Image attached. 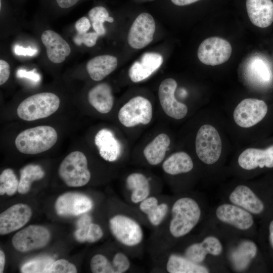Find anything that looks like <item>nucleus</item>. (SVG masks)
Returning a JSON list of instances; mask_svg holds the SVG:
<instances>
[{
  "label": "nucleus",
  "mask_w": 273,
  "mask_h": 273,
  "mask_svg": "<svg viewBox=\"0 0 273 273\" xmlns=\"http://www.w3.org/2000/svg\"><path fill=\"white\" fill-rule=\"evenodd\" d=\"M255 217L244 208L222 201L210 209L205 224L215 229L228 239L256 236Z\"/></svg>",
  "instance_id": "f257e3e1"
},
{
  "label": "nucleus",
  "mask_w": 273,
  "mask_h": 273,
  "mask_svg": "<svg viewBox=\"0 0 273 273\" xmlns=\"http://www.w3.org/2000/svg\"><path fill=\"white\" fill-rule=\"evenodd\" d=\"M229 239L205 224L200 240L189 245L183 255L197 264L205 265L213 272L229 271L225 261L227 242Z\"/></svg>",
  "instance_id": "f03ea898"
},
{
  "label": "nucleus",
  "mask_w": 273,
  "mask_h": 273,
  "mask_svg": "<svg viewBox=\"0 0 273 273\" xmlns=\"http://www.w3.org/2000/svg\"><path fill=\"white\" fill-rule=\"evenodd\" d=\"M206 207L196 199L190 196L178 198L173 204L169 230L171 236L180 239L188 235L208 213Z\"/></svg>",
  "instance_id": "7ed1b4c3"
},
{
  "label": "nucleus",
  "mask_w": 273,
  "mask_h": 273,
  "mask_svg": "<svg viewBox=\"0 0 273 273\" xmlns=\"http://www.w3.org/2000/svg\"><path fill=\"white\" fill-rule=\"evenodd\" d=\"M253 238L238 237L227 242L225 261L229 271L251 272L259 254V248Z\"/></svg>",
  "instance_id": "20e7f679"
},
{
  "label": "nucleus",
  "mask_w": 273,
  "mask_h": 273,
  "mask_svg": "<svg viewBox=\"0 0 273 273\" xmlns=\"http://www.w3.org/2000/svg\"><path fill=\"white\" fill-rule=\"evenodd\" d=\"M58 139L53 127L40 125L25 129L16 137L15 144L18 150L26 154H37L52 148Z\"/></svg>",
  "instance_id": "39448f33"
},
{
  "label": "nucleus",
  "mask_w": 273,
  "mask_h": 273,
  "mask_svg": "<svg viewBox=\"0 0 273 273\" xmlns=\"http://www.w3.org/2000/svg\"><path fill=\"white\" fill-rule=\"evenodd\" d=\"M59 98L51 92H42L31 95L19 105L18 117L25 121H34L47 117L59 108Z\"/></svg>",
  "instance_id": "423d86ee"
},
{
  "label": "nucleus",
  "mask_w": 273,
  "mask_h": 273,
  "mask_svg": "<svg viewBox=\"0 0 273 273\" xmlns=\"http://www.w3.org/2000/svg\"><path fill=\"white\" fill-rule=\"evenodd\" d=\"M58 174L69 187H79L86 185L90 180V173L85 155L80 151L69 154L60 164Z\"/></svg>",
  "instance_id": "0eeeda50"
},
{
  "label": "nucleus",
  "mask_w": 273,
  "mask_h": 273,
  "mask_svg": "<svg viewBox=\"0 0 273 273\" xmlns=\"http://www.w3.org/2000/svg\"><path fill=\"white\" fill-rule=\"evenodd\" d=\"M195 148L198 157L203 163H216L222 151L221 140L216 129L210 124L202 125L196 135Z\"/></svg>",
  "instance_id": "6e6552de"
},
{
  "label": "nucleus",
  "mask_w": 273,
  "mask_h": 273,
  "mask_svg": "<svg viewBox=\"0 0 273 273\" xmlns=\"http://www.w3.org/2000/svg\"><path fill=\"white\" fill-rule=\"evenodd\" d=\"M153 115L151 102L142 96L131 99L119 110L118 119L125 127H130L139 124H147L151 121Z\"/></svg>",
  "instance_id": "1a4fd4ad"
},
{
  "label": "nucleus",
  "mask_w": 273,
  "mask_h": 273,
  "mask_svg": "<svg viewBox=\"0 0 273 273\" xmlns=\"http://www.w3.org/2000/svg\"><path fill=\"white\" fill-rule=\"evenodd\" d=\"M269 107L263 100L247 98L236 107L233 114L236 123L243 128H249L262 121L268 114Z\"/></svg>",
  "instance_id": "9d476101"
},
{
  "label": "nucleus",
  "mask_w": 273,
  "mask_h": 273,
  "mask_svg": "<svg viewBox=\"0 0 273 273\" xmlns=\"http://www.w3.org/2000/svg\"><path fill=\"white\" fill-rule=\"evenodd\" d=\"M232 48L226 40L217 36L204 40L200 44L197 56L200 61L207 65L216 66L226 62L231 56Z\"/></svg>",
  "instance_id": "9b49d317"
},
{
  "label": "nucleus",
  "mask_w": 273,
  "mask_h": 273,
  "mask_svg": "<svg viewBox=\"0 0 273 273\" xmlns=\"http://www.w3.org/2000/svg\"><path fill=\"white\" fill-rule=\"evenodd\" d=\"M111 232L115 239L127 246H134L143 240L140 224L131 218L121 214L115 215L109 221Z\"/></svg>",
  "instance_id": "f8f14e48"
},
{
  "label": "nucleus",
  "mask_w": 273,
  "mask_h": 273,
  "mask_svg": "<svg viewBox=\"0 0 273 273\" xmlns=\"http://www.w3.org/2000/svg\"><path fill=\"white\" fill-rule=\"evenodd\" d=\"M51 235L44 226L30 225L18 232L12 238V244L17 251L26 252L41 248L49 242Z\"/></svg>",
  "instance_id": "ddd939ff"
},
{
  "label": "nucleus",
  "mask_w": 273,
  "mask_h": 273,
  "mask_svg": "<svg viewBox=\"0 0 273 273\" xmlns=\"http://www.w3.org/2000/svg\"><path fill=\"white\" fill-rule=\"evenodd\" d=\"M155 29L153 17L147 13L140 14L129 29L127 36L129 45L135 49L146 47L153 40Z\"/></svg>",
  "instance_id": "4468645a"
},
{
  "label": "nucleus",
  "mask_w": 273,
  "mask_h": 273,
  "mask_svg": "<svg viewBox=\"0 0 273 273\" xmlns=\"http://www.w3.org/2000/svg\"><path fill=\"white\" fill-rule=\"evenodd\" d=\"M238 164L247 171L273 169V143L264 148L245 150L238 157Z\"/></svg>",
  "instance_id": "2eb2a0df"
},
{
  "label": "nucleus",
  "mask_w": 273,
  "mask_h": 273,
  "mask_svg": "<svg viewBox=\"0 0 273 273\" xmlns=\"http://www.w3.org/2000/svg\"><path fill=\"white\" fill-rule=\"evenodd\" d=\"M177 82L173 78H166L160 83L158 97L161 107L169 117L175 119H181L187 114V106L178 101L174 96Z\"/></svg>",
  "instance_id": "dca6fc26"
},
{
  "label": "nucleus",
  "mask_w": 273,
  "mask_h": 273,
  "mask_svg": "<svg viewBox=\"0 0 273 273\" xmlns=\"http://www.w3.org/2000/svg\"><path fill=\"white\" fill-rule=\"evenodd\" d=\"M93 202L87 196L78 193L68 192L60 196L56 201L55 208L60 216H77L89 211Z\"/></svg>",
  "instance_id": "f3484780"
},
{
  "label": "nucleus",
  "mask_w": 273,
  "mask_h": 273,
  "mask_svg": "<svg viewBox=\"0 0 273 273\" xmlns=\"http://www.w3.org/2000/svg\"><path fill=\"white\" fill-rule=\"evenodd\" d=\"M32 215L30 207L25 204L18 203L11 206L0 215V234L6 235L25 225Z\"/></svg>",
  "instance_id": "a211bd4d"
},
{
  "label": "nucleus",
  "mask_w": 273,
  "mask_h": 273,
  "mask_svg": "<svg viewBox=\"0 0 273 273\" xmlns=\"http://www.w3.org/2000/svg\"><path fill=\"white\" fill-rule=\"evenodd\" d=\"M41 40L46 49L48 59L54 63L63 62L71 53V50L69 43L53 30L44 31L41 34Z\"/></svg>",
  "instance_id": "6ab92c4d"
},
{
  "label": "nucleus",
  "mask_w": 273,
  "mask_h": 273,
  "mask_svg": "<svg viewBox=\"0 0 273 273\" xmlns=\"http://www.w3.org/2000/svg\"><path fill=\"white\" fill-rule=\"evenodd\" d=\"M163 62L162 56L157 53L146 52L134 62L128 70V75L133 82L146 79L155 72Z\"/></svg>",
  "instance_id": "aec40b11"
},
{
  "label": "nucleus",
  "mask_w": 273,
  "mask_h": 273,
  "mask_svg": "<svg viewBox=\"0 0 273 273\" xmlns=\"http://www.w3.org/2000/svg\"><path fill=\"white\" fill-rule=\"evenodd\" d=\"M246 9L251 23L260 28H266L273 22V2L271 0H246Z\"/></svg>",
  "instance_id": "412c9836"
},
{
  "label": "nucleus",
  "mask_w": 273,
  "mask_h": 273,
  "mask_svg": "<svg viewBox=\"0 0 273 273\" xmlns=\"http://www.w3.org/2000/svg\"><path fill=\"white\" fill-rule=\"evenodd\" d=\"M95 143L100 156L106 161H115L121 155V144L108 129L103 128L97 132L95 137Z\"/></svg>",
  "instance_id": "4be33fe9"
},
{
  "label": "nucleus",
  "mask_w": 273,
  "mask_h": 273,
  "mask_svg": "<svg viewBox=\"0 0 273 273\" xmlns=\"http://www.w3.org/2000/svg\"><path fill=\"white\" fill-rule=\"evenodd\" d=\"M116 57L109 55L95 57L86 63V69L90 77L95 81H100L115 70L117 66Z\"/></svg>",
  "instance_id": "5701e85b"
},
{
  "label": "nucleus",
  "mask_w": 273,
  "mask_h": 273,
  "mask_svg": "<svg viewBox=\"0 0 273 273\" xmlns=\"http://www.w3.org/2000/svg\"><path fill=\"white\" fill-rule=\"evenodd\" d=\"M87 98L89 104L101 113H108L113 107L112 89L107 83H101L92 87L88 93Z\"/></svg>",
  "instance_id": "b1692460"
},
{
  "label": "nucleus",
  "mask_w": 273,
  "mask_h": 273,
  "mask_svg": "<svg viewBox=\"0 0 273 273\" xmlns=\"http://www.w3.org/2000/svg\"><path fill=\"white\" fill-rule=\"evenodd\" d=\"M247 71L257 84L266 87L273 81V74L269 67L260 57L254 56L247 62Z\"/></svg>",
  "instance_id": "393cba45"
},
{
  "label": "nucleus",
  "mask_w": 273,
  "mask_h": 273,
  "mask_svg": "<svg viewBox=\"0 0 273 273\" xmlns=\"http://www.w3.org/2000/svg\"><path fill=\"white\" fill-rule=\"evenodd\" d=\"M166 269L169 273L212 272L208 267L194 263L183 255L178 254H172L169 256Z\"/></svg>",
  "instance_id": "a878e982"
},
{
  "label": "nucleus",
  "mask_w": 273,
  "mask_h": 273,
  "mask_svg": "<svg viewBox=\"0 0 273 273\" xmlns=\"http://www.w3.org/2000/svg\"><path fill=\"white\" fill-rule=\"evenodd\" d=\"M170 144V138L166 134L162 133L156 136L146 146L143 151L148 163L155 165L161 162Z\"/></svg>",
  "instance_id": "bb28decb"
},
{
  "label": "nucleus",
  "mask_w": 273,
  "mask_h": 273,
  "mask_svg": "<svg viewBox=\"0 0 273 273\" xmlns=\"http://www.w3.org/2000/svg\"><path fill=\"white\" fill-rule=\"evenodd\" d=\"M194 168V163L189 154L178 152L171 155L163 162L164 171L170 175H176L190 172Z\"/></svg>",
  "instance_id": "cd10ccee"
},
{
  "label": "nucleus",
  "mask_w": 273,
  "mask_h": 273,
  "mask_svg": "<svg viewBox=\"0 0 273 273\" xmlns=\"http://www.w3.org/2000/svg\"><path fill=\"white\" fill-rule=\"evenodd\" d=\"M127 188L132 191L131 200L134 203L141 202L150 193V185L148 178L140 173L129 174L126 180Z\"/></svg>",
  "instance_id": "c85d7f7f"
},
{
  "label": "nucleus",
  "mask_w": 273,
  "mask_h": 273,
  "mask_svg": "<svg viewBox=\"0 0 273 273\" xmlns=\"http://www.w3.org/2000/svg\"><path fill=\"white\" fill-rule=\"evenodd\" d=\"M140 209L147 215L150 222L154 226L161 223L168 211L167 204H159L157 198L154 197H147L142 201Z\"/></svg>",
  "instance_id": "c756f323"
},
{
  "label": "nucleus",
  "mask_w": 273,
  "mask_h": 273,
  "mask_svg": "<svg viewBox=\"0 0 273 273\" xmlns=\"http://www.w3.org/2000/svg\"><path fill=\"white\" fill-rule=\"evenodd\" d=\"M44 172L38 165L29 164L20 170V178L18 191L20 194L27 193L30 189L33 181L43 177Z\"/></svg>",
  "instance_id": "7c9ffc66"
},
{
  "label": "nucleus",
  "mask_w": 273,
  "mask_h": 273,
  "mask_svg": "<svg viewBox=\"0 0 273 273\" xmlns=\"http://www.w3.org/2000/svg\"><path fill=\"white\" fill-rule=\"evenodd\" d=\"M89 19L92 27L99 36L105 34L106 29L104 26L105 22L112 23L113 17L109 16L108 10L103 6H96L91 9L88 12Z\"/></svg>",
  "instance_id": "2f4dec72"
},
{
  "label": "nucleus",
  "mask_w": 273,
  "mask_h": 273,
  "mask_svg": "<svg viewBox=\"0 0 273 273\" xmlns=\"http://www.w3.org/2000/svg\"><path fill=\"white\" fill-rule=\"evenodd\" d=\"M54 260L49 256H41L24 263L21 267L22 273H48Z\"/></svg>",
  "instance_id": "473e14b6"
},
{
  "label": "nucleus",
  "mask_w": 273,
  "mask_h": 273,
  "mask_svg": "<svg viewBox=\"0 0 273 273\" xmlns=\"http://www.w3.org/2000/svg\"><path fill=\"white\" fill-rule=\"evenodd\" d=\"M18 181L14 171L11 169H6L0 175V194H7L9 196L14 195L18 191Z\"/></svg>",
  "instance_id": "72a5a7b5"
},
{
  "label": "nucleus",
  "mask_w": 273,
  "mask_h": 273,
  "mask_svg": "<svg viewBox=\"0 0 273 273\" xmlns=\"http://www.w3.org/2000/svg\"><path fill=\"white\" fill-rule=\"evenodd\" d=\"M90 266L94 273H115L112 263L102 254L94 255L91 259Z\"/></svg>",
  "instance_id": "f704fd0d"
},
{
  "label": "nucleus",
  "mask_w": 273,
  "mask_h": 273,
  "mask_svg": "<svg viewBox=\"0 0 273 273\" xmlns=\"http://www.w3.org/2000/svg\"><path fill=\"white\" fill-rule=\"evenodd\" d=\"M92 218L88 214L82 215L77 222V229L74 233L75 239L81 243L86 241V236L92 223Z\"/></svg>",
  "instance_id": "c9c22d12"
},
{
  "label": "nucleus",
  "mask_w": 273,
  "mask_h": 273,
  "mask_svg": "<svg viewBox=\"0 0 273 273\" xmlns=\"http://www.w3.org/2000/svg\"><path fill=\"white\" fill-rule=\"evenodd\" d=\"M75 266L65 259H59L50 266L48 273H76Z\"/></svg>",
  "instance_id": "e433bc0d"
},
{
  "label": "nucleus",
  "mask_w": 273,
  "mask_h": 273,
  "mask_svg": "<svg viewBox=\"0 0 273 273\" xmlns=\"http://www.w3.org/2000/svg\"><path fill=\"white\" fill-rule=\"evenodd\" d=\"M112 265L115 273H123L127 271L130 267L129 259L124 253H117L112 260Z\"/></svg>",
  "instance_id": "4c0bfd02"
},
{
  "label": "nucleus",
  "mask_w": 273,
  "mask_h": 273,
  "mask_svg": "<svg viewBox=\"0 0 273 273\" xmlns=\"http://www.w3.org/2000/svg\"><path fill=\"white\" fill-rule=\"evenodd\" d=\"M99 35L96 32L77 33L73 38L74 43L78 46L84 44L87 47H94L97 42Z\"/></svg>",
  "instance_id": "58836bf2"
},
{
  "label": "nucleus",
  "mask_w": 273,
  "mask_h": 273,
  "mask_svg": "<svg viewBox=\"0 0 273 273\" xmlns=\"http://www.w3.org/2000/svg\"><path fill=\"white\" fill-rule=\"evenodd\" d=\"M103 236V232L97 224L92 223L86 236V241L88 243H94L99 240Z\"/></svg>",
  "instance_id": "ea45409f"
},
{
  "label": "nucleus",
  "mask_w": 273,
  "mask_h": 273,
  "mask_svg": "<svg viewBox=\"0 0 273 273\" xmlns=\"http://www.w3.org/2000/svg\"><path fill=\"white\" fill-rule=\"evenodd\" d=\"M90 26L91 23L89 19L85 16L78 19L75 23V28L79 34L86 33Z\"/></svg>",
  "instance_id": "a19ab883"
},
{
  "label": "nucleus",
  "mask_w": 273,
  "mask_h": 273,
  "mask_svg": "<svg viewBox=\"0 0 273 273\" xmlns=\"http://www.w3.org/2000/svg\"><path fill=\"white\" fill-rule=\"evenodd\" d=\"M10 66L9 64L3 59L0 60V84H4L9 78Z\"/></svg>",
  "instance_id": "79ce46f5"
},
{
  "label": "nucleus",
  "mask_w": 273,
  "mask_h": 273,
  "mask_svg": "<svg viewBox=\"0 0 273 273\" xmlns=\"http://www.w3.org/2000/svg\"><path fill=\"white\" fill-rule=\"evenodd\" d=\"M265 226L266 235L269 248L273 251V217L271 218Z\"/></svg>",
  "instance_id": "37998d69"
},
{
  "label": "nucleus",
  "mask_w": 273,
  "mask_h": 273,
  "mask_svg": "<svg viewBox=\"0 0 273 273\" xmlns=\"http://www.w3.org/2000/svg\"><path fill=\"white\" fill-rule=\"evenodd\" d=\"M17 74L20 77H25L35 82L38 81L40 79L39 76L33 71L27 72L25 70H19Z\"/></svg>",
  "instance_id": "c03bdc74"
},
{
  "label": "nucleus",
  "mask_w": 273,
  "mask_h": 273,
  "mask_svg": "<svg viewBox=\"0 0 273 273\" xmlns=\"http://www.w3.org/2000/svg\"><path fill=\"white\" fill-rule=\"evenodd\" d=\"M57 6L63 9H67L75 6L80 0H55Z\"/></svg>",
  "instance_id": "a18cd8bd"
},
{
  "label": "nucleus",
  "mask_w": 273,
  "mask_h": 273,
  "mask_svg": "<svg viewBox=\"0 0 273 273\" xmlns=\"http://www.w3.org/2000/svg\"><path fill=\"white\" fill-rule=\"evenodd\" d=\"M198 1L199 0H171L173 4L179 6L190 5Z\"/></svg>",
  "instance_id": "49530a36"
},
{
  "label": "nucleus",
  "mask_w": 273,
  "mask_h": 273,
  "mask_svg": "<svg viewBox=\"0 0 273 273\" xmlns=\"http://www.w3.org/2000/svg\"><path fill=\"white\" fill-rule=\"evenodd\" d=\"M5 264V255L4 252L0 251V272H3Z\"/></svg>",
  "instance_id": "de8ad7c7"
}]
</instances>
